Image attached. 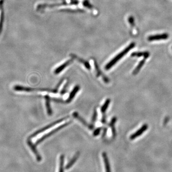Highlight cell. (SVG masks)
Returning <instances> with one entry per match:
<instances>
[{
  "label": "cell",
  "instance_id": "7a4b0ae2",
  "mask_svg": "<svg viewBox=\"0 0 172 172\" xmlns=\"http://www.w3.org/2000/svg\"><path fill=\"white\" fill-rule=\"evenodd\" d=\"M16 90L25 91L26 92H33L35 91H46L52 93H57L58 90L55 89H50V88H31V87H25L21 86H16L14 88Z\"/></svg>",
  "mask_w": 172,
  "mask_h": 172
},
{
  "label": "cell",
  "instance_id": "603a6c76",
  "mask_svg": "<svg viewBox=\"0 0 172 172\" xmlns=\"http://www.w3.org/2000/svg\"><path fill=\"white\" fill-rule=\"evenodd\" d=\"M116 120H117V118H116V117H113L112 119H111V123H110V126L114 125Z\"/></svg>",
  "mask_w": 172,
  "mask_h": 172
},
{
  "label": "cell",
  "instance_id": "4316f807",
  "mask_svg": "<svg viewBox=\"0 0 172 172\" xmlns=\"http://www.w3.org/2000/svg\"><path fill=\"white\" fill-rule=\"evenodd\" d=\"M107 129L104 128L103 130V133L102 136H105V135H106V133H107Z\"/></svg>",
  "mask_w": 172,
  "mask_h": 172
},
{
  "label": "cell",
  "instance_id": "44dd1931",
  "mask_svg": "<svg viewBox=\"0 0 172 172\" xmlns=\"http://www.w3.org/2000/svg\"><path fill=\"white\" fill-rule=\"evenodd\" d=\"M69 82H67L65 84V85H64V87L63 88L62 90L61 91V92H60V94L61 95H64V94L66 93L67 92V87H68V85H69Z\"/></svg>",
  "mask_w": 172,
  "mask_h": 172
},
{
  "label": "cell",
  "instance_id": "4fadbf2b",
  "mask_svg": "<svg viewBox=\"0 0 172 172\" xmlns=\"http://www.w3.org/2000/svg\"><path fill=\"white\" fill-rule=\"evenodd\" d=\"M71 56L72 58H74V59L78 60L79 62L82 63V64H83V65L85 66L86 69H87V70H90V64H89V63H88V62L86 61L85 60H83V59H82V58H79V57H77L76 55H71Z\"/></svg>",
  "mask_w": 172,
  "mask_h": 172
},
{
  "label": "cell",
  "instance_id": "cb8c5ba5",
  "mask_svg": "<svg viewBox=\"0 0 172 172\" xmlns=\"http://www.w3.org/2000/svg\"><path fill=\"white\" fill-rule=\"evenodd\" d=\"M64 78H63V79H62L60 80V82H59V83H58V85H57V86H56V87H55V89H56V90H58V88H59V87H60V86H61V85L62 83L63 82H64Z\"/></svg>",
  "mask_w": 172,
  "mask_h": 172
},
{
  "label": "cell",
  "instance_id": "277c9868",
  "mask_svg": "<svg viewBox=\"0 0 172 172\" xmlns=\"http://www.w3.org/2000/svg\"><path fill=\"white\" fill-rule=\"evenodd\" d=\"M69 118V116L64 117V118H62L61 119L58 120H56V121H54V122H53L52 123L49 124V125H47V126H46L45 127L41 129L40 130H38L37 132H34L33 134H32V135L30 136L29 138H32L35 137V136L37 135H39V134L42 133V132H44L45 131L49 130V129L55 126V125H57L58 124L60 123H61V122L64 121V120H66L67 119H68Z\"/></svg>",
  "mask_w": 172,
  "mask_h": 172
},
{
  "label": "cell",
  "instance_id": "5bb4252c",
  "mask_svg": "<svg viewBox=\"0 0 172 172\" xmlns=\"http://www.w3.org/2000/svg\"><path fill=\"white\" fill-rule=\"evenodd\" d=\"M102 156L104 159V163H105L106 172H111V169H110V164H109L108 158L107 156V154H106V153H103Z\"/></svg>",
  "mask_w": 172,
  "mask_h": 172
},
{
  "label": "cell",
  "instance_id": "484cf974",
  "mask_svg": "<svg viewBox=\"0 0 172 172\" xmlns=\"http://www.w3.org/2000/svg\"><path fill=\"white\" fill-rule=\"evenodd\" d=\"M102 123L105 124L106 123V116L105 115H103L102 118Z\"/></svg>",
  "mask_w": 172,
  "mask_h": 172
},
{
  "label": "cell",
  "instance_id": "8992f818",
  "mask_svg": "<svg viewBox=\"0 0 172 172\" xmlns=\"http://www.w3.org/2000/svg\"><path fill=\"white\" fill-rule=\"evenodd\" d=\"M72 115H73V117L76 118V119L80 121L83 125H85L86 127H87L88 129H90V130H93L94 128V125H92V124H90L87 123V121H86L82 117H81L78 112H73V114H72Z\"/></svg>",
  "mask_w": 172,
  "mask_h": 172
},
{
  "label": "cell",
  "instance_id": "8fae6325",
  "mask_svg": "<svg viewBox=\"0 0 172 172\" xmlns=\"http://www.w3.org/2000/svg\"><path fill=\"white\" fill-rule=\"evenodd\" d=\"M72 62H73V60H69L67 61L66 62L64 63V64H63L62 65L60 66L59 67H58V68L55 69L54 71L55 74H59V73L61 72V71H62L66 67H67L70 64H71Z\"/></svg>",
  "mask_w": 172,
  "mask_h": 172
},
{
  "label": "cell",
  "instance_id": "6da1fadb",
  "mask_svg": "<svg viewBox=\"0 0 172 172\" xmlns=\"http://www.w3.org/2000/svg\"><path fill=\"white\" fill-rule=\"evenodd\" d=\"M135 43H131L127 48H126L123 51H122L120 54L117 55L114 58H113L112 60H111L110 62H108L106 65V66H105V70H110L119 60H120L121 58L124 57L125 55L127 54V53L128 52H129L132 49H133V47H135Z\"/></svg>",
  "mask_w": 172,
  "mask_h": 172
},
{
  "label": "cell",
  "instance_id": "9c48e42d",
  "mask_svg": "<svg viewBox=\"0 0 172 172\" xmlns=\"http://www.w3.org/2000/svg\"><path fill=\"white\" fill-rule=\"evenodd\" d=\"M94 64L95 68L96 71V72H97V77L102 76L104 82H105L106 83H108L110 82V80L108 79V78L106 77L105 75L103 74L102 73V71L100 70V69H99V67L98 64L97 63L96 61L94 60Z\"/></svg>",
  "mask_w": 172,
  "mask_h": 172
},
{
  "label": "cell",
  "instance_id": "52a82bcc",
  "mask_svg": "<svg viewBox=\"0 0 172 172\" xmlns=\"http://www.w3.org/2000/svg\"><path fill=\"white\" fill-rule=\"evenodd\" d=\"M148 128V126L147 124H144L137 132H136L135 133H133L130 136V139L131 140H134V139H136L137 137L141 135L144 132H145L146 130H147Z\"/></svg>",
  "mask_w": 172,
  "mask_h": 172
},
{
  "label": "cell",
  "instance_id": "ffe728a7",
  "mask_svg": "<svg viewBox=\"0 0 172 172\" xmlns=\"http://www.w3.org/2000/svg\"><path fill=\"white\" fill-rule=\"evenodd\" d=\"M97 114H98V113H97V110L95 108L94 112H93V116H92V119H91V121L93 123L95 122L96 119H97Z\"/></svg>",
  "mask_w": 172,
  "mask_h": 172
},
{
  "label": "cell",
  "instance_id": "ac0fdd59",
  "mask_svg": "<svg viewBox=\"0 0 172 172\" xmlns=\"http://www.w3.org/2000/svg\"><path fill=\"white\" fill-rule=\"evenodd\" d=\"M79 153H77L76 154L75 156H74L73 159H72V160H71L70 161V162L69 163V164H67V166L66 167L67 169L70 168V167L72 166V165H73V164L75 163V162L76 161V160H77V159H78V157H79Z\"/></svg>",
  "mask_w": 172,
  "mask_h": 172
},
{
  "label": "cell",
  "instance_id": "3957f363",
  "mask_svg": "<svg viewBox=\"0 0 172 172\" xmlns=\"http://www.w3.org/2000/svg\"><path fill=\"white\" fill-rule=\"evenodd\" d=\"M71 123H72V121L70 120V121H69V122L65 123L61 125V126H59V127H58L55 129L54 130H52V131L50 132H49L47 133L46 135L43 136L41 138H40V139H38V140L37 141V142L35 143V145L39 144L40 143H42L43 141L45 140V139H47V138H49V137L51 136L52 135H54L55 133L58 132L59 130H61V129L65 127H66L67 125H70V124Z\"/></svg>",
  "mask_w": 172,
  "mask_h": 172
},
{
  "label": "cell",
  "instance_id": "ba28073f",
  "mask_svg": "<svg viewBox=\"0 0 172 172\" xmlns=\"http://www.w3.org/2000/svg\"><path fill=\"white\" fill-rule=\"evenodd\" d=\"M168 37L169 35L168 34H161L151 35L148 37V40L150 41H153L156 40H165Z\"/></svg>",
  "mask_w": 172,
  "mask_h": 172
},
{
  "label": "cell",
  "instance_id": "d4e9b609",
  "mask_svg": "<svg viewBox=\"0 0 172 172\" xmlns=\"http://www.w3.org/2000/svg\"><path fill=\"white\" fill-rule=\"evenodd\" d=\"M129 22L131 25H134L135 21H134V19H133L132 17H130L129 18Z\"/></svg>",
  "mask_w": 172,
  "mask_h": 172
},
{
  "label": "cell",
  "instance_id": "2e32d148",
  "mask_svg": "<svg viewBox=\"0 0 172 172\" xmlns=\"http://www.w3.org/2000/svg\"><path fill=\"white\" fill-rule=\"evenodd\" d=\"M144 63H145V58L141 60V61L139 63V64H138V66L136 67L135 70L133 71V73H132L133 75H136L137 74H138L139 71L140 70L141 67H143Z\"/></svg>",
  "mask_w": 172,
  "mask_h": 172
},
{
  "label": "cell",
  "instance_id": "d6986e66",
  "mask_svg": "<svg viewBox=\"0 0 172 172\" xmlns=\"http://www.w3.org/2000/svg\"><path fill=\"white\" fill-rule=\"evenodd\" d=\"M64 156L61 155L60 157V166H59V172H64L63 164H64Z\"/></svg>",
  "mask_w": 172,
  "mask_h": 172
},
{
  "label": "cell",
  "instance_id": "5b68a950",
  "mask_svg": "<svg viewBox=\"0 0 172 172\" xmlns=\"http://www.w3.org/2000/svg\"><path fill=\"white\" fill-rule=\"evenodd\" d=\"M79 90H80L79 86V85L76 86L70 93V96H69V98H67V99L66 101H64V100L61 99L60 103H69L70 102L73 100L76 95L78 93Z\"/></svg>",
  "mask_w": 172,
  "mask_h": 172
},
{
  "label": "cell",
  "instance_id": "9a60e30c",
  "mask_svg": "<svg viewBox=\"0 0 172 172\" xmlns=\"http://www.w3.org/2000/svg\"><path fill=\"white\" fill-rule=\"evenodd\" d=\"M132 57H141L144 56L145 59H147L150 55V54L148 52H134L132 54Z\"/></svg>",
  "mask_w": 172,
  "mask_h": 172
},
{
  "label": "cell",
  "instance_id": "30bf717a",
  "mask_svg": "<svg viewBox=\"0 0 172 172\" xmlns=\"http://www.w3.org/2000/svg\"><path fill=\"white\" fill-rule=\"evenodd\" d=\"M27 144H28L30 148L31 149L32 151L34 153V155L36 156V157H37V159L38 161H40L41 160V156L39 155V153L38 152V151H37V148L35 147V145L31 142V141L29 139L27 141Z\"/></svg>",
  "mask_w": 172,
  "mask_h": 172
},
{
  "label": "cell",
  "instance_id": "e0dca14e",
  "mask_svg": "<svg viewBox=\"0 0 172 172\" xmlns=\"http://www.w3.org/2000/svg\"><path fill=\"white\" fill-rule=\"evenodd\" d=\"M110 102H111V99H106L105 103L101 108V111H102V113H104L106 112V110L110 105Z\"/></svg>",
  "mask_w": 172,
  "mask_h": 172
},
{
  "label": "cell",
  "instance_id": "7402d4cb",
  "mask_svg": "<svg viewBox=\"0 0 172 172\" xmlns=\"http://www.w3.org/2000/svg\"><path fill=\"white\" fill-rule=\"evenodd\" d=\"M102 128H98L96 129L94 132H93V135L94 136H97L98 135H99V133H100V131L102 130Z\"/></svg>",
  "mask_w": 172,
  "mask_h": 172
},
{
  "label": "cell",
  "instance_id": "7c38bea8",
  "mask_svg": "<svg viewBox=\"0 0 172 172\" xmlns=\"http://www.w3.org/2000/svg\"><path fill=\"white\" fill-rule=\"evenodd\" d=\"M45 98L47 114L49 116H51L53 114V112H52V108L50 106V99L51 98L49 95L45 96Z\"/></svg>",
  "mask_w": 172,
  "mask_h": 172
}]
</instances>
